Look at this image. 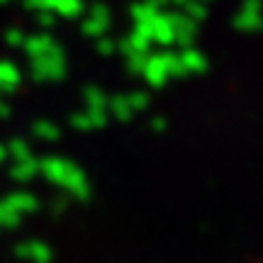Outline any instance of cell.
<instances>
[{"instance_id":"9","label":"cell","mask_w":263,"mask_h":263,"mask_svg":"<svg viewBox=\"0 0 263 263\" xmlns=\"http://www.w3.org/2000/svg\"><path fill=\"white\" fill-rule=\"evenodd\" d=\"M20 81H22V73L20 68L12 61H0V93H12L17 90Z\"/></svg>"},{"instance_id":"13","label":"cell","mask_w":263,"mask_h":263,"mask_svg":"<svg viewBox=\"0 0 263 263\" xmlns=\"http://www.w3.org/2000/svg\"><path fill=\"white\" fill-rule=\"evenodd\" d=\"M34 176H39V161L34 156L27 161H17L12 166V178L15 180H32Z\"/></svg>"},{"instance_id":"2","label":"cell","mask_w":263,"mask_h":263,"mask_svg":"<svg viewBox=\"0 0 263 263\" xmlns=\"http://www.w3.org/2000/svg\"><path fill=\"white\" fill-rule=\"evenodd\" d=\"M66 71H68V64H66V54L61 47L54 49L47 57L32 59V76L37 78L39 83H47V81L57 83L66 76Z\"/></svg>"},{"instance_id":"17","label":"cell","mask_w":263,"mask_h":263,"mask_svg":"<svg viewBox=\"0 0 263 263\" xmlns=\"http://www.w3.org/2000/svg\"><path fill=\"white\" fill-rule=\"evenodd\" d=\"M5 42H8V44H12V47H25L27 34H25V32H20V29H10L8 34H5Z\"/></svg>"},{"instance_id":"10","label":"cell","mask_w":263,"mask_h":263,"mask_svg":"<svg viewBox=\"0 0 263 263\" xmlns=\"http://www.w3.org/2000/svg\"><path fill=\"white\" fill-rule=\"evenodd\" d=\"M5 202H8L20 217H27L39 210V200L34 195H29V193H12L10 197H5Z\"/></svg>"},{"instance_id":"8","label":"cell","mask_w":263,"mask_h":263,"mask_svg":"<svg viewBox=\"0 0 263 263\" xmlns=\"http://www.w3.org/2000/svg\"><path fill=\"white\" fill-rule=\"evenodd\" d=\"M234 27L241 29V32H258V29H263V15L258 10H251V3H246L244 8L236 12Z\"/></svg>"},{"instance_id":"4","label":"cell","mask_w":263,"mask_h":263,"mask_svg":"<svg viewBox=\"0 0 263 263\" xmlns=\"http://www.w3.org/2000/svg\"><path fill=\"white\" fill-rule=\"evenodd\" d=\"M110 120V112L107 110H88L83 107L81 112H76L71 117V124H73L78 132H93V129H100L105 127Z\"/></svg>"},{"instance_id":"14","label":"cell","mask_w":263,"mask_h":263,"mask_svg":"<svg viewBox=\"0 0 263 263\" xmlns=\"http://www.w3.org/2000/svg\"><path fill=\"white\" fill-rule=\"evenodd\" d=\"M34 137H39L42 141H57L61 137V132L54 122H47V120H42V122L34 124Z\"/></svg>"},{"instance_id":"3","label":"cell","mask_w":263,"mask_h":263,"mask_svg":"<svg viewBox=\"0 0 263 263\" xmlns=\"http://www.w3.org/2000/svg\"><path fill=\"white\" fill-rule=\"evenodd\" d=\"M110 25H112L110 12H107L103 5H95L93 12H90V15L83 20L81 29H83L85 37H90V39H95V42H98V39L107 37V29H110Z\"/></svg>"},{"instance_id":"18","label":"cell","mask_w":263,"mask_h":263,"mask_svg":"<svg viewBox=\"0 0 263 263\" xmlns=\"http://www.w3.org/2000/svg\"><path fill=\"white\" fill-rule=\"evenodd\" d=\"M5 159H8V146H3V144H0V163H3Z\"/></svg>"},{"instance_id":"1","label":"cell","mask_w":263,"mask_h":263,"mask_svg":"<svg viewBox=\"0 0 263 263\" xmlns=\"http://www.w3.org/2000/svg\"><path fill=\"white\" fill-rule=\"evenodd\" d=\"M39 176H44L49 183L61 188L66 195L73 200H88L90 197V180L83 173V168L64 156H49L39 161Z\"/></svg>"},{"instance_id":"7","label":"cell","mask_w":263,"mask_h":263,"mask_svg":"<svg viewBox=\"0 0 263 263\" xmlns=\"http://www.w3.org/2000/svg\"><path fill=\"white\" fill-rule=\"evenodd\" d=\"M61 44H59L57 39L51 37V34H34V37H27V42H25V51L29 54V59H39V57H47V54H51L54 49H59Z\"/></svg>"},{"instance_id":"16","label":"cell","mask_w":263,"mask_h":263,"mask_svg":"<svg viewBox=\"0 0 263 263\" xmlns=\"http://www.w3.org/2000/svg\"><path fill=\"white\" fill-rule=\"evenodd\" d=\"M95 47H98V54L100 57H112L115 51H120V42H115L110 37H103L95 42Z\"/></svg>"},{"instance_id":"11","label":"cell","mask_w":263,"mask_h":263,"mask_svg":"<svg viewBox=\"0 0 263 263\" xmlns=\"http://www.w3.org/2000/svg\"><path fill=\"white\" fill-rule=\"evenodd\" d=\"M107 112H110V117H115V120H120V122H127V120H132V117L137 115V110L132 107L129 95H115V98H110Z\"/></svg>"},{"instance_id":"5","label":"cell","mask_w":263,"mask_h":263,"mask_svg":"<svg viewBox=\"0 0 263 263\" xmlns=\"http://www.w3.org/2000/svg\"><path fill=\"white\" fill-rule=\"evenodd\" d=\"M178 57H180V64H183L185 76H200L207 71V57L202 51H197L195 47L178 49Z\"/></svg>"},{"instance_id":"12","label":"cell","mask_w":263,"mask_h":263,"mask_svg":"<svg viewBox=\"0 0 263 263\" xmlns=\"http://www.w3.org/2000/svg\"><path fill=\"white\" fill-rule=\"evenodd\" d=\"M107 105H110V98L98 85H88L83 90V107H88V110H107Z\"/></svg>"},{"instance_id":"6","label":"cell","mask_w":263,"mask_h":263,"mask_svg":"<svg viewBox=\"0 0 263 263\" xmlns=\"http://www.w3.org/2000/svg\"><path fill=\"white\" fill-rule=\"evenodd\" d=\"M17 256L29 263H51L54 254L44 241H25L17 246Z\"/></svg>"},{"instance_id":"15","label":"cell","mask_w":263,"mask_h":263,"mask_svg":"<svg viewBox=\"0 0 263 263\" xmlns=\"http://www.w3.org/2000/svg\"><path fill=\"white\" fill-rule=\"evenodd\" d=\"M8 154H10V156H15L17 161L32 159V149H29V144L25 139H15V141H12V144L8 146Z\"/></svg>"}]
</instances>
